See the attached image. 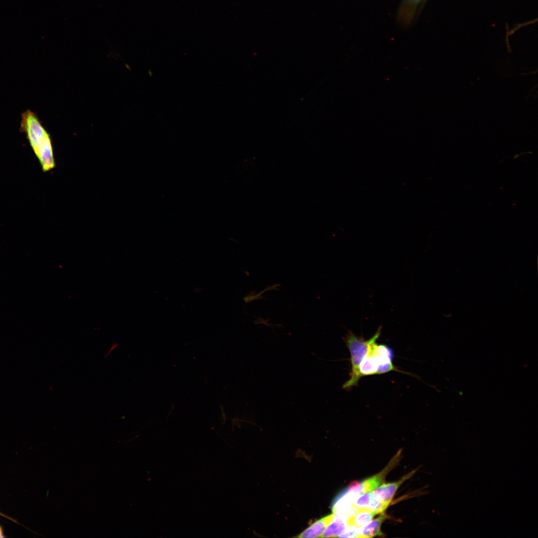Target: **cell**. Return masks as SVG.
<instances>
[{"label":"cell","instance_id":"6da1fadb","mask_svg":"<svg viewBox=\"0 0 538 538\" xmlns=\"http://www.w3.org/2000/svg\"><path fill=\"white\" fill-rule=\"evenodd\" d=\"M20 131L25 134L42 171L52 170L55 161L50 136L37 115L29 109L21 114Z\"/></svg>","mask_w":538,"mask_h":538},{"label":"cell","instance_id":"7a4b0ae2","mask_svg":"<svg viewBox=\"0 0 538 538\" xmlns=\"http://www.w3.org/2000/svg\"><path fill=\"white\" fill-rule=\"evenodd\" d=\"M381 329L382 327H380L373 336L367 340L363 337L356 336L351 331H349L343 338L350 353L351 363L350 378L343 385L344 389L350 390L353 386L358 385L361 378L359 371L360 364L368 351L370 344L379 338Z\"/></svg>","mask_w":538,"mask_h":538},{"label":"cell","instance_id":"3957f363","mask_svg":"<svg viewBox=\"0 0 538 538\" xmlns=\"http://www.w3.org/2000/svg\"><path fill=\"white\" fill-rule=\"evenodd\" d=\"M415 472V470L411 471L396 482L381 485L372 491L375 497L377 500L389 505L399 487L411 477Z\"/></svg>","mask_w":538,"mask_h":538},{"label":"cell","instance_id":"277c9868","mask_svg":"<svg viewBox=\"0 0 538 538\" xmlns=\"http://www.w3.org/2000/svg\"><path fill=\"white\" fill-rule=\"evenodd\" d=\"M353 505L357 509H366L378 514L384 512L389 504L377 500L372 491L363 493L353 502Z\"/></svg>","mask_w":538,"mask_h":538},{"label":"cell","instance_id":"5b68a950","mask_svg":"<svg viewBox=\"0 0 538 538\" xmlns=\"http://www.w3.org/2000/svg\"><path fill=\"white\" fill-rule=\"evenodd\" d=\"M334 514L326 516L312 524L308 528L296 537L318 538L321 537L327 526L332 521Z\"/></svg>","mask_w":538,"mask_h":538},{"label":"cell","instance_id":"8992f818","mask_svg":"<svg viewBox=\"0 0 538 538\" xmlns=\"http://www.w3.org/2000/svg\"><path fill=\"white\" fill-rule=\"evenodd\" d=\"M396 459L395 458L394 461L379 473L360 483L363 493L372 492L383 483L387 474L396 463Z\"/></svg>","mask_w":538,"mask_h":538},{"label":"cell","instance_id":"52a82bcc","mask_svg":"<svg viewBox=\"0 0 538 538\" xmlns=\"http://www.w3.org/2000/svg\"><path fill=\"white\" fill-rule=\"evenodd\" d=\"M347 518L343 515L334 514L333 519L327 526L321 537H339L348 526Z\"/></svg>","mask_w":538,"mask_h":538},{"label":"cell","instance_id":"ba28073f","mask_svg":"<svg viewBox=\"0 0 538 538\" xmlns=\"http://www.w3.org/2000/svg\"><path fill=\"white\" fill-rule=\"evenodd\" d=\"M387 517L385 513H381L377 518L362 527L359 530L358 538H372L377 536H382L381 527Z\"/></svg>","mask_w":538,"mask_h":538},{"label":"cell","instance_id":"9c48e42d","mask_svg":"<svg viewBox=\"0 0 538 538\" xmlns=\"http://www.w3.org/2000/svg\"><path fill=\"white\" fill-rule=\"evenodd\" d=\"M377 515L375 512L366 509H358L357 511L346 520L348 526L361 528L369 523Z\"/></svg>","mask_w":538,"mask_h":538},{"label":"cell","instance_id":"30bf717a","mask_svg":"<svg viewBox=\"0 0 538 538\" xmlns=\"http://www.w3.org/2000/svg\"><path fill=\"white\" fill-rule=\"evenodd\" d=\"M378 366L377 361L368 350L359 367L360 377L376 375Z\"/></svg>","mask_w":538,"mask_h":538},{"label":"cell","instance_id":"8fae6325","mask_svg":"<svg viewBox=\"0 0 538 538\" xmlns=\"http://www.w3.org/2000/svg\"><path fill=\"white\" fill-rule=\"evenodd\" d=\"M422 0H403L401 11V15L407 16L408 19H411L412 14L414 11V8L416 7ZM403 17V18L404 17Z\"/></svg>","mask_w":538,"mask_h":538},{"label":"cell","instance_id":"7c38bea8","mask_svg":"<svg viewBox=\"0 0 538 538\" xmlns=\"http://www.w3.org/2000/svg\"><path fill=\"white\" fill-rule=\"evenodd\" d=\"M359 530L353 526H347L345 532L339 537L358 538Z\"/></svg>","mask_w":538,"mask_h":538},{"label":"cell","instance_id":"4fadbf2b","mask_svg":"<svg viewBox=\"0 0 538 538\" xmlns=\"http://www.w3.org/2000/svg\"><path fill=\"white\" fill-rule=\"evenodd\" d=\"M3 537H4V536L3 535L2 530H1V528L0 527V538H3Z\"/></svg>","mask_w":538,"mask_h":538}]
</instances>
